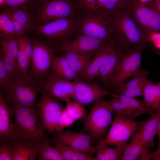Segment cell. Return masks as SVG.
Listing matches in <instances>:
<instances>
[{"instance_id": "1", "label": "cell", "mask_w": 160, "mask_h": 160, "mask_svg": "<svg viewBox=\"0 0 160 160\" xmlns=\"http://www.w3.org/2000/svg\"><path fill=\"white\" fill-rule=\"evenodd\" d=\"M127 6L108 13L111 21L113 38L126 47L143 45L149 46L150 34L142 28L131 16Z\"/></svg>"}, {"instance_id": "2", "label": "cell", "mask_w": 160, "mask_h": 160, "mask_svg": "<svg viewBox=\"0 0 160 160\" xmlns=\"http://www.w3.org/2000/svg\"><path fill=\"white\" fill-rule=\"evenodd\" d=\"M14 115L15 139L35 144L49 140L45 134L36 107L11 104Z\"/></svg>"}, {"instance_id": "3", "label": "cell", "mask_w": 160, "mask_h": 160, "mask_svg": "<svg viewBox=\"0 0 160 160\" xmlns=\"http://www.w3.org/2000/svg\"><path fill=\"white\" fill-rule=\"evenodd\" d=\"M76 21V35L83 34L100 39H113L110 16L101 9H86L82 8Z\"/></svg>"}, {"instance_id": "4", "label": "cell", "mask_w": 160, "mask_h": 160, "mask_svg": "<svg viewBox=\"0 0 160 160\" xmlns=\"http://www.w3.org/2000/svg\"><path fill=\"white\" fill-rule=\"evenodd\" d=\"M42 87V84L31 78L29 75H22L11 79L3 88L6 93L7 102L11 104L32 108L36 107L37 95Z\"/></svg>"}, {"instance_id": "5", "label": "cell", "mask_w": 160, "mask_h": 160, "mask_svg": "<svg viewBox=\"0 0 160 160\" xmlns=\"http://www.w3.org/2000/svg\"><path fill=\"white\" fill-rule=\"evenodd\" d=\"M31 38L33 51L29 76L40 82H44L51 68L57 47L45 39L35 36Z\"/></svg>"}, {"instance_id": "6", "label": "cell", "mask_w": 160, "mask_h": 160, "mask_svg": "<svg viewBox=\"0 0 160 160\" xmlns=\"http://www.w3.org/2000/svg\"><path fill=\"white\" fill-rule=\"evenodd\" d=\"M81 9V6L75 5L71 0H45L31 11L33 26L60 19L77 17Z\"/></svg>"}, {"instance_id": "7", "label": "cell", "mask_w": 160, "mask_h": 160, "mask_svg": "<svg viewBox=\"0 0 160 160\" xmlns=\"http://www.w3.org/2000/svg\"><path fill=\"white\" fill-rule=\"evenodd\" d=\"M148 46L143 45L127 48L115 69L109 87L113 92L130 78L142 69V53Z\"/></svg>"}, {"instance_id": "8", "label": "cell", "mask_w": 160, "mask_h": 160, "mask_svg": "<svg viewBox=\"0 0 160 160\" xmlns=\"http://www.w3.org/2000/svg\"><path fill=\"white\" fill-rule=\"evenodd\" d=\"M77 17L55 20L47 23L32 26L28 32L45 39L56 46L76 35Z\"/></svg>"}, {"instance_id": "9", "label": "cell", "mask_w": 160, "mask_h": 160, "mask_svg": "<svg viewBox=\"0 0 160 160\" xmlns=\"http://www.w3.org/2000/svg\"><path fill=\"white\" fill-rule=\"evenodd\" d=\"M113 112L108 100L102 98L96 101L84 121L82 131L88 132L93 139H102L112 121Z\"/></svg>"}, {"instance_id": "10", "label": "cell", "mask_w": 160, "mask_h": 160, "mask_svg": "<svg viewBox=\"0 0 160 160\" xmlns=\"http://www.w3.org/2000/svg\"><path fill=\"white\" fill-rule=\"evenodd\" d=\"M127 8L131 16L147 33H160V13L153 1L147 4L132 0Z\"/></svg>"}, {"instance_id": "11", "label": "cell", "mask_w": 160, "mask_h": 160, "mask_svg": "<svg viewBox=\"0 0 160 160\" xmlns=\"http://www.w3.org/2000/svg\"><path fill=\"white\" fill-rule=\"evenodd\" d=\"M140 122L126 119L115 114L109 131L103 140L96 146V149L104 146L114 145L123 148L129 139L138 129Z\"/></svg>"}, {"instance_id": "12", "label": "cell", "mask_w": 160, "mask_h": 160, "mask_svg": "<svg viewBox=\"0 0 160 160\" xmlns=\"http://www.w3.org/2000/svg\"><path fill=\"white\" fill-rule=\"evenodd\" d=\"M115 96L117 99L113 98L110 101L115 114L128 119L135 120L142 115L148 114L151 116L155 113V111L143 100L116 93Z\"/></svg>"}, {"instance_id": "13", "label": "cell", "mask_w": 160, "mask_h": 160, "mask_svg": "<svg viewBox=\"0 0 160 160\" xmlns=\"http://www.w3.org/2000/svg\"><path fill=\"white\" fill-rule=\"evenodd\" d=\"M38 104L39 116L44 129L54 134L56 131L59 121L63 109L61 104L42 89Z\"/></svg>"}, {"instance_id": "14", "label": "cell", "mask_w": 160, "mask_h": 160, "mask_svg": "<svg viewBox=\"0 0 160 160\" xmlns=\"http://www.w3.org/2000/svg\"><path fill=\"white\" fill-rule=\"evenodd\" d=\"M73 40L67 39L57 46V52L64 53L68 51L88 53L94 56L110 39H100L88 36L78 34Z\"/></svg>"}, {"instance_id": "15", "label": "cell", "mask_w": 160, "mask_h": 160, "mask_svg": "<svg viewBox=\"0 0 160 160\" xmlns=\"http://www.w3.org/2000/svg\"><path fill=\"white\" fill-rule=\"evenodd\" d=\"M73 81L74 89L73 98L81 105H89L106 96L113 97L115 94L103 88L96 83L81 80Z\"/></svg>"}, {"instance_id": "16", "label": "cell", "mask_w": 160, "mask_h": 160, "mask_svg": "<svg viewBox=\"0 0 160 160\" xmlns=\"http://www.w3.org/2000/svg\"><path fill=\"white\" fill-rule=\"evenodd\" d=\"M42 90L55 99L66 101L73 98L74 86L71 81L49 74L43 84Z\"/></svg>"}, {"instance_id": "17", "label": "cell", "mask_w": 160, "mask_h": 160, "mask_svg": "<svg viewBox=\"0 0 160 160\" xmlns=\"http://www.w3.org/2000/svg\"><path fill=\"white\" fill-rule=\"evenodd\" d=\"M92 139L90 134L82 131L76 132L67 131L54 135L52 140L91 156L96 150V147L91 145Z\"/></svg>"}, {"instance_id": "18", "label": "cell", "mask_w": 160, "mask_h": 160, "mask_svg": "<svg viewBox=\"0 0 160 160\" xmlns=\"http://www.w3.org/2000/svg\"><path fill=\"white\" fill-rule=\"evenodd\" d=\"M116 44V42L113 39L96 53L93 58L80 76L81 80L91 82L93 79L97 77L101 68Z\"/></svg>"}, {"instance_id": "19", "label": "cell", "mask_w": 160, "mask_h": 160, "mask_svg": "<svg viewBox=\"0 0 160 160\" xmlns=\"http://www.w3.org/2000/svg\"><path fill=\"white\" fill-rule=\"evenodd\" d=\"M160 121V111L151 116L146 120L140 121L138 129L132 137L141 142L146 148H153Z\"/></svg>"}, {"instance_id": "20", "label": "cell", "mask_w": 160, "mask_h": 160, "mask_svg": "<svg viewBox=\"0 0 160 160\" xmlns=\"http://www.w3.org/2000/svg\"><path fill=\"white\" fill-rule=\"evenodd\" d=\"M13 115L12 109L2 91L0 93V140L1 142H9L15 139L14 123L12 120Z\"/></svg>"}, {"instance_id": "21", "label": "cell", "mask_w": 160, "mask_h": 160, "mask_svg": "<svg viewBox=\"0 0 160 160\" xmlns=\"http://www.w3.org/2000/svg\"><path fill=\"white\" fill-rule=\"evenodd\" d=\"M149 73L147 71L141 69L133 75L130 80L119 87L114 92L132 98L142 96Z\"/></svg>"}, {"instance_id": "22", "label": "cell", "mask_w": 160, "mask_h": 160, "mask_svg": "<svg viewBox=\"0 0 160 160\" xmlns=\"http://www.w3.org/2000/svg\"><path fill=\"white\" fill-rule=\"evenodd\" d=\"M127 48L122 44L117 42L116 47L111 52L101 68L97 77L106 86L109 87L114 72Z\"/></svg>"}, {"instance_id": "23", "label": "cell", "mask_w": 160, "mask_h": 160, "mask_svg": "<svg viewBox=\"0 0 160 160\" xmlns=\"http://www.w3.org/2000/svg\"><path fill=\"white\" fill-rule=\"evenodd\" d=\"M152 158L153 152L133 137L130 142L123 148L122 160H147Z\"/></svg>"}, {"instance_id": "24", "label": "cell", "mask_w": 160, "mask_h": 160, "mask_svg": "<svg viewBox=\"0 0 160 160\" xmlns=\"http://www.w3.org/2000/svg\"><path fill=\"white\" fill-rule=\"evenodd\" d=\"M52 73L69 81L81 80L80 76L73 70L63 54L54 55L51 66Z\"/></svg>"}, {"instance_id": "25", "label": "cell", "mask_w": 160, "mask_h": 160, "mask_svg": "<svg viewBox=\"0 0 160 160\" xmlns=\"http://www.w3.org/2000/svg\"><path fill=\"white\" fill-rule=\"evenodd\" d=\"M13 160H35L37 156L36 144L14 139L11 142Z\"/></svg>"}, {"instance_id": "26", "label": "cell", "mask_w": 160, "mask_h": 160, "mask_svg": "<svg viewBox=\"0 0 160 160\" xmlns=\"http://www.w3.org/2000/svg\"><path fill=\"white\" fill-rule=\"evenodd\" d=\"M1 12H4L11 19L14 25H19L24 26L28 31L33 25L31 11L21 7H3Z\"/></svg>"}, {"instance_id": "27", "label": "cell", "mask_w": 160, "mask_h": 160, "mask_svg": "<svg viewBox=\"0 0 160 160\" xmlns=\"http://www.w3.org/2000/svg\"><path fill=\"white\" fill-rule=\"evenodd\" d=\"M63 54L72 69L80 77L94 56L89 53L72 51Z\"/></svg>"}, {"instance_id": "28", "label": "cell", "mask_w": 160, "mask_h": 160, "mask_svg": "<svg viewBox=\"0 0 160 160\" xmlns=\"http://www.w3.org/2000/svg\"><path fill=\"white\" fill-rule=\"evenodd\" d=\"M143 101L156 112L160 111V82L147 81L144 88Z\"/></svg>"}, {"instance_id": "29", "label": "cell", "mask_w": 160, "mask_h": 160, "mask_svg": "<svg viewBox=\"0 0 160 160\" xmlns=\"http://www.w3.org/2000/svg\"><path fill=\"white\" fill-rule=\"evenodd\" d=\"M53 147L64 160H97L95 157L79 151L60 142L53 140Z\"/></svg>"}, {"instance_id": "30", "label": "cell", "mask_w": 160, "mask_h": 160, "mask_svg": "<svg viewBox=\"0 0 160 160\" xmlns=\"http://www.w3.org/2000/svg\"><path fill=\"white\" fill-rule=\"evenodd\" d=\"M53 140L44 141L36 144L38 159L39 160H64L60 153L50 144Z\"/></svg>"}, {"instance_id": "31", "label": "cell", "mask_w": 160, "mask_h": 160, "mask_svg": "<svg viewBox=\"0 0 160 160\" xmlns=\"http://www.w3.org/2000/svg\"><path fill=\"white\" fill-rule=\"evenodd\" d=\"M95 153L97 160H121L123 148L116 146L111 148L104 146L97 149Z\"/></svg>"}, {"instance_id": "32", "label": "cell", "mask_w": 160, "mask_h": 160, "mask_svg": "<svg viewBox=\"0 0 160 160\" xmlns=\"http://www.w3.org/2000/svg\"><path fill=\"white\" fill-rule=\"evenodd\" d=\"M0 36L2 51L7 52L12 57L16 60L19 49L18 38L15 36L13 35Z\"/></svg>"}, {"instance_id": "33", "label": "cell", "mask_w": 160, "mask_h": 160, "mask_svg": "<svg viewBox=\"0 0 160 160\" xmlns=\"http://www.w3.org/2000/svg\"><path fill=\"white\" fill-rule=\"evenodd\" d=\"M45 0H3L0 2V8L21 7L30 11L34 9Z\"/></svg>"}, {"instance_id": "34", "label": "cell", "mask_w": 160, "mask_h": 160, "mask_svg": "<svg viewBox=\"0 0 160 160\" xmlns=\"http://www.w3.org/2000/svg\"><path fill=\"white\" fill-rule=\"evenodd\" d=\"M2 52L3 57L1 58L11 79L23 75L20 71L16 60L7 52Z\"/></svg>"}, {"instance_id": "35", "label": "cell", "mask_w": 160, "mask_h": 160, "mask_svg": "<svg viewBox=\"0 0 160 160\" xmlns=\"http://www.w3.org/2000/svg\"><path fill=\"white\" fill-rule=\"evenodd\" d=\"M0 36H15L14 27L11 19L3 12L0 14Z\"/></svg>"}, {"instance_id": "36", "label": "cell", "mask_w": 160, "mask_h": 160, "mask_svg": "<svg viewBox=\"0 0 160 160\" xmlns=\"http://www.w3.org/2000/svg\"><path fill=\"white\" fill-rule=\"evenodd\" d=\"M19 49L17 57V64L21 73L24 76L29 75L31 61L22 47L19 44Z\"/></svg>"}, {"instance_id": "37", "label": "cell", "mask_w": 160, "mask_h": 160, "mask_svg": "<svg viewBox=\"0 0 160 160\" xmlns=\"http://www.w3.org/2000/svg\"><path fill=\"white\" fill-rule=\"evenodd\" d=\"M67 103V105L65 109L71 116L76 121L85 117L86 110L82 105L75 101H70Z\"/></svg>"}, {"instance_id": "38", "label": "cell", "mask_w": 160, "mask_h": 160, "mask_svg": "<svg viewBox=\"0 0 160 160\" xmlns=\"http://www.w3.org/2000/svg\"><path fill=\"white\" fill-rule=\"evenodd\" d=\"M76 120L71 116L65 109L63 110L59 119L56 131L62 132L64 129L72 125Z\"/></svg>"}, {"instance_id": "39", "label": "cell", "mask_w": 160, "mask_h": 160, "mask_svg": "<svg viewBox=\"0 0 160 160\" xmlns=\"http://www.w3.org/2000/svg\"><path fill=\"white\" fill-rule=\"evenodd\" d=\"M0 160H13V154L9 142H1Z\"/></svg>"}, {"instance_id": "40", "label": "cell", "mask_w": 160, "mask_h": 160, "mask_svg": "<svg viewBox=\"0 0 160 160\" xmlns=\"http://www.w3.org/2000/svg\"><path fill=\"white\" fill-rule=\"evenodd\" d=\"M18 42L22 47L31 62L33 51L31 37L28 36H22L18 38Z\"/></svg>"}, {"instance_id": "41", "label": "cell", "mask_w": 160, "mask_h": 160, "mask_svg": "<svg viewBox=\"0 0 160 160\" xmlns=\"http://www.w3.org/2000/svg\"><path fill=\"white\" fill-rule=\"evenodd\" d=\"M11 78L2 60L0 59V84L2 88L7 86L10 82Z\"/></svg>"}, {"instance_id": "42", "label": "cell", "mask_w": 160, "mask_h": 160, "mask_svg": "<svg viewBox=\"0 0 160 160\" xmlns=\"http://www.w3.org/2000/svg\"><path fill=\"white\" fill-rule=\"evenodd\" d=\"M97 0H81L82 8L86 9H94L97 8L96 2Z\"/></svg>"}, {"instance_id": "43", "label": "cell", "mask_w": 160, "mask_h": 160, "mask_svg": "<svg viewBox=\"0 0 160 160\" xmlns=\"http://www.w3.org/2000/svg\"><path fill=\"white\" fill-rule=\"evenodd\" d=\"M159 137V143L157 149L154 152H153L152 160H160V121L158 125L156 133Z\"/></svg>"}, {"instance_id": "44", "label": "cell", "mask_w": 160, "mask_h": 160, "mask_svg": "<svg viewBox=\"0 0 160 160\" xmlns=\"http://www.w3.org/2000/svg\"><path fill=\"white\" fill-rule=\"evenodd\" d=\"M131 0H97L96 2L97 8L99 6L108 3L129 1Z\"/></svg>"}, {"instance_id": "45", "label": "cell", "mask_w": 160, "mask_h": 160, "mask_svg": "<svg viewBox=\"0 0 160 160\" xmlns=\"http://www.w3.org/2000/svg\"><path fill=\"white\" fill-rule=\"evenodd\" d=\"M155 6L160 13V0H153Z\"/></svg>"}]
</instances>
